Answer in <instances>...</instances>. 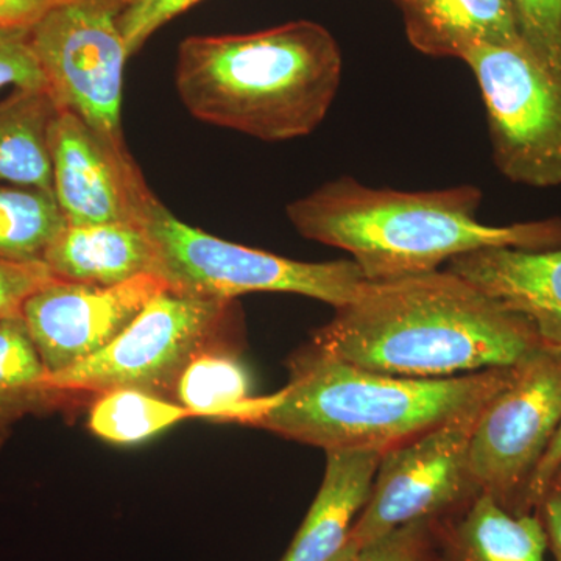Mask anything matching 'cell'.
<instances>
[{"label":"cell","mask_w":561,"mask_h":561,"mask_svg":"<svg viewBox=\"0 0 561 561\" xmlns=\"http://www.w3.org/2000/svg\"><path fill=\"white\" fill-rule=\"evenodd\" d=\"M308 345L365 370L415 379L516 367L545 350L529 321L449 271L367 280Z\"/></svg>","instance_id":"6da1fadb"},{"label":"cell","mask_w":561,"mask_h":561,"mask_svg":"<svg viewBox=\"0 0 561 561\" xmlns=\"http://www.w3.org/2000/svg\"><path fill=\"white\" fill-rule=\"evenodd\" d=\"M481 203L470 184L402 192L342 176L291 202L286 214L302 238L350 253L370 283L435 272L489 247H561V219L496 227L478 220Z\"/></svg>","instance_id":"7a4b0ae2"},{"label":"cell","mask_w":561,"mask_h":561,"mask_svg":"<svg viewBox=\"0 0 561 561\" xmlns=\"http://www.w3.org/2000/svg\"><path fill=\"white\" fill-rule=\"evenodd\" d=\"M287 367V386L261 398L247 426L324 453L386 454L485 405L512 381L518 365L453 378H401L332 359L305 345Z\"/></svg>","instance_id":"3957f363"},{"label":"cell","mask_w":561,"mask_h":561,"mask_svg":"<svg viewBox=\"0 0 561 561\" xmlns=\"http://www.w3.org/2000/svg\"><path fill=\"white\" fill-rule=\"evenodd\" d=\"M342 80L337 41L295 21L249 35L191 36L180 44L175 87L192 116L268 142L311 135Z\"/></svg>","instance_id":"277c9868"},{"label":"cell","mask_w":561,"mask_h":561,"mask_svg":"<svg viewBox=\"0 0 561 561\" xmlns=\"http://www.w3.org/2000/svg\"><path fill=\"white\" fill-rule=\"evenodd\" d=\"M236 300L164 289L101 353L58 373L51 389L79 404L111 390L131 389L173 401L180 376L198 354L241 339Z\"/></svg>","instance_id":"5b68a950"},{"label":"cell","mask_w":561,"mask_h":561,"mask_svg":"<svg viewBox=\"0 0 561 561\" xmlns=\"http://www.w3.org/2000/svg\"><path fill=\"white\" fill-rule=\"evenodd\" d=\"M146 230L158 251L169 289L195 297L236 300L251 291H283L337 309L353 300L367 279L353 261L302 262L208 234L151 203Z\"/></svg>","instance_id":"8992f818"},{"label":"cell","mask_w":561,"mask_h":561,"mask_svg":"<svg viewBox=\"0 0 561 561\" xmlns=\"http://www.w3.org/2000/svg\"><path fill=\"white\" fill-rule=\"evenodd\" d=\"M485 103L494 164L531 187L561 186V79L526 46L479 44L461 57Z\"/></svg>","instance_id":"52a82bcc"},{"label":"cell","mask_w":561,"mask_h":561,"mask_svg":"<svg viewBox=\"0 0 561 561\" xmlns=\"http://www.w3.org/2000/svg\"><path fill=\"white\" fill-rule=\"evenodd\" d=\"M131 0H70L31 31L33 50L61 108L72 111L116 150L128 54L121 14Z\"/></svg>","instance_id":"ba28073f"},{"label":"cell","mask_w":561,"mask_h":561,"mask_svg":"<svg viewBox=\"0 0 561 561\" xmlns=\"http://www.w3.org/2000/svg\"><path fill=\"white\" fill-rule=\"evenodd\" d=\"M561 421V353L542 350L516 367L472 432L470 468L481 493L524 515L531 474Z\"/></svg>","instance_id":"9c48e42d"},{"label":"cell","mask_w":561,"mask_h":561,"mask_svg":"<svg viewBox=\"0 0 561 561\" xmlns=\"http://www.w3.org/2000/svg\"><path fill=\"white\" fill-rule=\"evenodd\" d=\"M483 408L383 454L348 540L362 549L404 524L451 515L479 496L470 445Z\"/></svg>","instance_id":"30bf717a"},{"label":"cell","mask_w":561,"mask_h":561,"mask_svg":"<svg viewBox=\"0 0 561 561\" xmlns=\"http://www.w3.org/2000/svg\"><path fill=\"white\" fill-rule=\"evenodd\" d=\"M164 289L157 275L116 286L55 278L28 298L22 319L51 375L105 350Z\"/></svg>","instance_id":"8fae6325"},{"label":"cell","mask_w":561,"mask_h":561,"mask_svg":"<svg viewBox=\"0 0 561 561\" xmlns=\"http://www.w3.org/2000/svg\"><path fill=\"white\" fill-rule=\"evenodd\" d=\"M50 160L54 195L68 224L144 227L157 197L130 151L111 147L72 111L55 116Z\"/></svg>","instance_id":"7c38bea8"},{"label":"cell","mask_w":561,"mask_h":561,"mask_svg":"<svg viewBox=\"0 0 561 561\" xmlns=\"http://www.w3.org/2000/svg\"><path fill=\"white\" fill-rule=\"evenodd\" d=\"M446 271L522 316L545 350L561 353V247H489L454 257Z\"/></svg>","instance_id":"4fadbf2b"},{"label":"cell","mask_w":561,"mask_h":561,"mask_svg":"<svg viewBox=\"0 0 561 561\" xmlns=\"http://www.w3.org/2000/svg\"><path fill=\"white\" fill-rule=\"evenodd\" d=\"M44 264L57 279L95 286L160 276L157 247L146 227L136 224H66L44 254Z\"/></svg>","instance_id":"5bb4252c"},{"label":"cell","mask_w":561,"mask_h":561,"mask_svg":"<svg viewBox=\"0 0 561 561\" xmlns=\"http://www.w3.org/2000/svg\"><path fill=\"white\" fill-rule=\"evenodd\" d=\"M434 561H545L548 535L538 513L508 512L481 493L435 519Z\"/></svg>","instance_id":"9a60e30c"},{"label":"cell","mask_w":561,"mask_h":561,"mask_svg":"<svg viewBox=\"0 0 561 561\" xmlns=\"http://www.w3.org/2000/svg\"><path fill=\"white\" fill-rule=\"evenodd\" d=\"M327 470L300 530L280 561H328L348 542L370 497L382 453L328 451Z\"/></svg>","instance_id":"2e32d148"},{"label":"cell","mask_w":561,"mask_h":561,"mask_svg":"<svg viewBox=\"0 0 561 561\" xmlns=\"http://www.w3.org/2000/svg\"><path fill=\"white\" fill-rule=\"evenodd\" d=\"M405 33L421 54L463 57L479 44L526 46L513 0H397Z\"/></svg>","instance_id":"e0dca14e"},{"label":"cell","mask_w":561,"mask_h":561,"mask_svg":"<svg viewBox=\"0 0 561 561\" xmlns=\"http://www.w3.org/2000/svg\"><path fill=\"white\" fill-rule=\"evenodd\" d=\"M60 110L49 87L14 88L0 101V183L54 192L50 128Z\"/></svg>","instance_id":"ac0fdd59"},{"label":"cell","mask_w":561,"mask_h":561,"mask_svg":"<svg viewBox=\"0 0 561 561\" xmlns=\"http://www.w3.org/2000/svg\"><path fill=\"white\" fill-rule=\"evenodd\" d=\"M241 339L203 351L187 365L173 402L192 416L247 424L261 404L251 397V379L241 360Z\"/></svg>","instance_id":"d6986e66"},{"label":"cell","mask_w":561,"mask_h":561,"mask_svg":"<svg viewBox=\"0 0 561 561\" xmlns=\"http://www.w3.org/2000/svg\"><path fill=\"white\" fill-rule=\"evenodd\" d=\"M68 394L51 389L49 371L22 317L0 323V445L28 413L73 408Z\"/></svg>","instance_id":"ffe728a7"},{"label":"cell","mask_w":561,"mask_h":561,"mask_svg":"<svg viewBox=\"0 0 561 561\" xmlns=\"http://www.w3.org/2000/svg\"><path fill=\"white\" fill-rule=\"evenodd\" d=\"M54 192L0 183V257L44 262V254L66 227Z\"/></svg>","instance_id":"44dd1931"},{"label":"cell","mask_w":561,"mask_h":561,"mask_svg":"<svg viewBox=\"0 0 561 561\" xmlns=\"http://www.w3.org/2000/svg\"><path fill=\"white\" fill-rule=\"evenodd\" d=\"M192 419L176 402L146 391L121 389L98 394L91 402L88 426L113 445H135Z\"/></svg>","instance_id":"7402d4cb"},{"label":"cell","mask_w":561,"mask_h":561,"mask_svg":"<svg viewBox=\"0 0 561 561\" xmlns=\"http://www.w3.org/2000/svg\"><path fill=\"white\" fill-rule=\"evenodd\" d=\"M513 7L527 49L561 79V0H513Z\"/></svg>","instance_id":"603a6c76"},{"label":"cell","mask_w":561,"mask_h":561,"mask_svg":"<svg viewBox=\"0 0 561 561\" xmlns=\"http://www.w3.org/2000/svg\"><path fill=\"white\" fill-rule=\"evenodd\" d=\"M435 519H419L360 549L357 561H434Z\"/></svg>","instance_id":"cb8c5ba5"},{"label":"cell","mask_w":561,"mask_h":561,"mask_svg":"<svg viewBox=\"0 0 561 561\" xmlns=\"http://www.w3.org/2000/svg\"><path fill=\"white\" fill-rule=\"evenodd\" d=\"M201 0H131L121 14V32L128 57L142 49L147 39L173 18Z\"/></svg>","instance_id":"d4e9b609"},{"label":"cell","mask_w":561,"mask_h":561,"mask_svg":"<svg viewBox=\"0 0 561 561\" xmlns=\"http://www.w3.org/2000/svg\"><path fill=\"white\" fill-rule=\"evenodd\" d=\"M54 279L44 262H18L0 257V323L22 317L28 298Z\"/></svg>","instance_id":"484cf974"},{"label":"cell","mask_w":561,"mask_h":561,"mask_svg":"<svg viewBox=\"0 0 561 561\" xmlns=\"http://www.w3.org/2000/svg\"><path fill=\"white\" fill-rule=\"evenodd\" d=\"M47 87L31 31H0V90Z\"/></svg>","instance_id":"4316f807"},{"label":"cell","mask_w":561,"mask_h":561,"mask_svg":"<svg viewBox=\"0 0 561 561\" xmlns=\"http://www.w3.org/2000/svg\"><path fill=\"white\" fill-rule=\"evenodd\" d=\"M70 0H0V31H32L50 11Z\"/></svg>","instance_id":"83f0119b"},{"label":"cell","mask_w":561,"mask_h":561,"mask_svg":"<svg viewBox=\"0 0 561 561\" xmlns=\"http://www.w3.org/2000/svg\"><path fill=\"white\" fill-rule=\"evenodd\" d=\"M561 467V421L559 430L553 435L551 445L546 449L545 456L538 463L537 470L531 474L529 485H527L526 496H524V513H537L538 507L546 494L551 489L553 478Z\"/></svg>","instance_id":"f1b7e54d"},{"label":"cell","mask_w":561,"mask_h":561,"mask_svg":"<svg viewBox=\"0 0 561 561\" xmlns=\"http://www.w3.org/2000/svg\"><path fill=\"white\" fill-rule=\"evenodd\" d=\"M537 513L545 524L549 548L556 561H561V491H549Z\"/></svg>","instance_id":"f546056e"},{"label":"cell","mask_w":561,"mask_h":561,"mask_svg":"<svg viewBox=\"0 0 561 561\" xmlns=\"http://www.w3.org/2000/svg\"><path fill=\"white\" fill-rule=\"evenodd\" d=\"M360 548L356 545V542L350 541L346 542L345 546L335 553L332 559L328 561H357V556H359Z\"/></svg>","instance_id":"4dcf8cb0"},{"label":"cell","mask_w":561,"mask_h":561,"mask_svg":"<svg viewBox=\"0 0 561 561\" xmlns=\"http://www.w3.org/2000/svg\"><path fill=\"white\" fill-rule=\"evenodd\" d=\"M552 490L561 491V467L559 468V471H557L556 478H553L551 489H549V491Z\"/></svg>","instance_id":"1f68e13d"}]
</instances>
